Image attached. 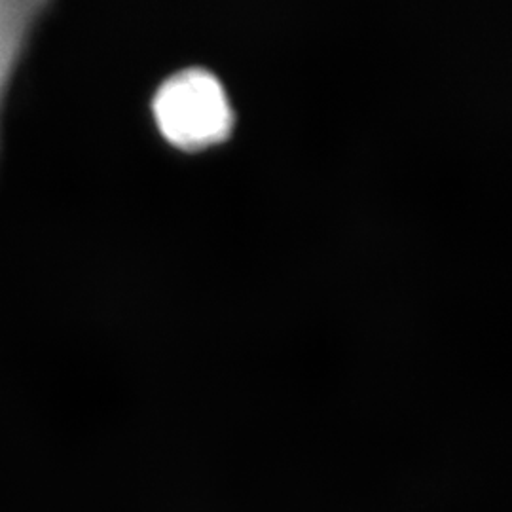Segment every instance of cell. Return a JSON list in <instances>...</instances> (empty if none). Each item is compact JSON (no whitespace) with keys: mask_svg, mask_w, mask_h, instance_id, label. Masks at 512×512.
Here are the masks:
<instances>
[{"mask_svg":"<svg viewBox=\"0 0 512 512\" xmlns=\"http://www.w3.org/2000/svg\"><path fill=\"white\" fill-rule=\"evenodd\" d=\"M152 109L165 139L184 150L217 145L234 126L232 105L219 78L203 69H186L165 80Z\"/></svg>","mask_w":512,"mask_h":512,"instance_id":"cell-1","label":"cell"},{"mask_svg":"<svg viewBox=\"0 0 512 512\" xmlns=\"http://www.w3.org/2000/svg\"><path fill=\"white\" fill-rule=\"evenodd\" d=\"M42 8V2H0V114Z\"/></svg>","mask_w":512,"mask_h":512,"instance_id":"cell-2","label":"cell"}]
</instances>
